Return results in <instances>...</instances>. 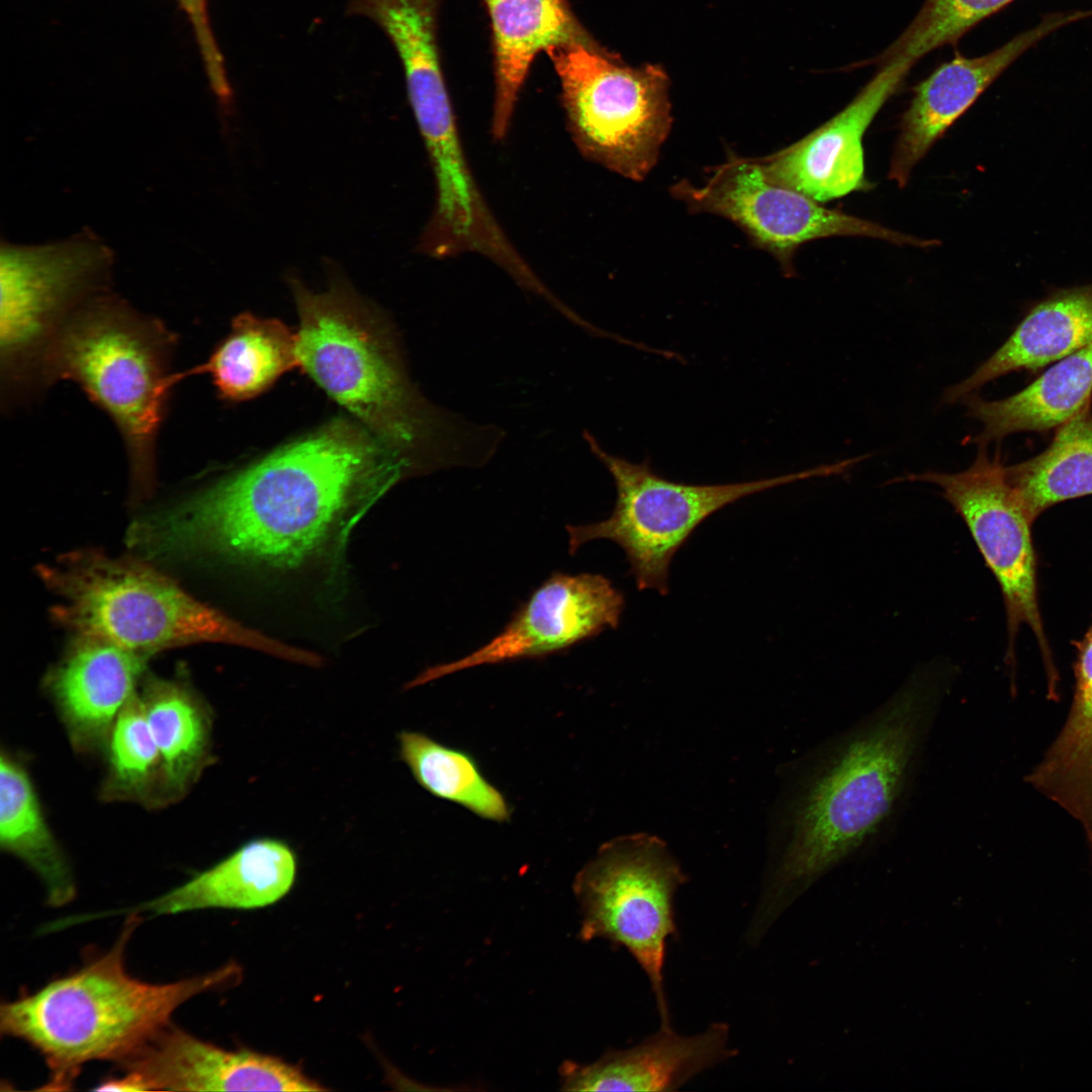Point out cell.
I'll return each mask as SVG.
<instances>
[{
  "label": "cell",
  "mask_w": 1092,
  "mask_h": 1092,
  "mask_svg": "<svg viewBox=\"0 0 1092 1092\" xmlns=\"http://www.w3.org/2000/svg\"><path fill=\"white\" fill-rule=\"evenodd\" d=\"M729 1026L715 1022L695 1035L663 1028L638 1044L606 1053L596 1062L561 1067L566 1091H674L702 1072L737 1055Z\"/></svg>",
  "instance_id": "obj_18"
},
{
  "label": "cell",
  "mask_w": 1092,
  "mask_h": 1092,
  "mask_svg": "<svg viewBox=\"0 0 1092 1092\" xmlns=\"http://www.w3.org/2000/svg\"><path fill=\"white\" fill-rule=\"evenodd\" d=\"M1006 467L999 454L990 455L987 446H978L974 462L963 471L909 473L899 481L927 482L940 488L943 497L964 520L1000 584L1009 646L1020 625H1028L1053 679L1054 665L1037 604L1031 522L1008 479Z\"/></svg>",
  "instance_id": "obj_12"
},
{
  "label": "cell",
  "mask_w": 1092,
  "mask_h": 1092,
  "mask_svg": "<svg viewBox=\"0 0 1092 1092\" xmlns=\"http://www.w3.org/2000/svg\"><path fill=\"white\" fill-rule=\"evenodd\" d=\"M412 466L365 427L344 419L139 522L134 545L155 554L203 553L252 574L342 566L348 538Z\"/></svg>",
  "instance_id": "obj_1"
},
{
  "label": "cell",
  "mask_w": 1092,
  "mask_h": 1092,
  "mask_svg": "<svg viewBox=\"0 0 1092 1092\" xmlns=\"http://www.w3.org/2000/svg\"><path fill=\"white\" fill-rule=\"evenodd\" d=\"M1089 842H1090V844H1091V847H1092V837H1091V838H1089Z\"/></svg>",
  "instance_id": "obj_32"
},
{
  "label": "cell",
  "mask_w": 1092,
  "mask_h": 1092,
  "mask_svg": "<svg viewBox=\"0 0 1092 1092\" xmlns=\"http://www.w3.org/2000/svg\"><path fill=\"white\" fill-rule=\"evenodd\" d=\"M399 754L417 782L432 795L456 803L480 818L505 822L511 810L504 795L465 751L416 731L398 735Z\"/></svg>",
  "instance_id": "obj_27"
},
{
  "label": "cell",
  "mask_w": 1092,
  "mask_h": 1092,
  "mask_svg": "<svg viewBox=\"0 0 1092 1092\" xmlns=\"http://www.w3.org/2000/svg\"><path fill=\"white\" fill-rule=\"evenodd\" d=\"M624 609V594L604 575L554 572L487 643L459 659L428 667L410 687L481 665L563 652L607 629H616Z\"/></svg>",
  "instance_id": "obj_13"
},
{
  "label": "cell",
  "mask_w": 1092,
  "mask_h": 1092,
  "mask_svg": "<svg viewBox=\"0 0 1092 1092\" xmlns=\"http://www.w3.org/2000/svg\"><path fill=\"white\" fill-rule=\"evenodd\" d=\"M592 453L612 475L617 497L612 515L585 525H567L568 552L607 539L619 545L639 590L668 593L669 566L676 551L707 518L745 496L798 480L844 472L842 461L775 477L724 484H689L657 474L648 460L633 463L607 452L583 431Z\"/></svg>",
  "instance_id": "obj_7"
},
{
  "label": "cell",
  "mask_w": 1092,
  "mask_h": 1092,
  "mask_svg": "<svg viewBox=\"0 0 1092 1092\" xmlns=\"http://www.w3.org/2000/svg\"><path fill=\"white\" fill-rule=\"evenodd\" d=\"M566 126L578 151L633 181L657 163L672 124L668 80L655 66L630 68L596 41L549 49Z\"/></svg>",
  "instance_id": "obj_8"
},
{
  "label": "cell",
  "mask_w": 1092,
  "mask_h": 1092,
  "mask_svg": "<svg viewBox=\"0 0 1092 1092\" xmlns=\"http://www.w3.org/2000/svg\"><path fill=\"white\" fill-rule=\"evenodd\" d=\"M148 659L108 640L76 635L49 676L51 695L75 749L88 752L107 745Z\"/></svg>",
  "instance_id": "obj_17"
},
{
  "label": "cell",
  "mask_w": 1092,
  "mask_h": 1092,
  "mask_svg": "<svg viewBox=\"0 0 1092 1092\" xmlns=\"http://www.w3.org/2000/svg\"><path fill=\"white\" fill-rule=\"evenodd\" d=\"M106 746L104 799L159 803L160 755L136 691L118 713Z\"/></svg>",
  "instance_id": "obj_29"
},
{
  "label": "cell",
  "mask_w": 1092,
  "mask_h": 1092,
  "mask_svg": "<svg viewBox=\"0 0 1092 1092\" xmlns=\"http://www.w3.org/2000/svg\"><path fill=\"white\" fill-rule=\"evenodd\" d=\"M670 193L692 212H708L732 221L754 246L774 256L786 277L796 275L794 258L799 248L814 240L862 237L897 246L939 245L937 240L921 239L827 208L769 181L755 159L730 155L703 185L695 186L684 179L670 187Z\"/></svg>",
  "instance_id": "obj_11"
},
{
  "label": "cell",
  "mask_w": 1092,
  "mask_h": 1092,
  "mask_svg": "<svg viewBox=\"0 0 1092 1092\" xmlns=\"http://www.w3.org/2000/svg\"><path fill=\"white\" fill-rule=\"evenodd\" d=\"M175 345L161 321L106 290L69 315L42 360L40 383H76L114 423L136 497L153 490L157 439L172 390L186 378L172 371Z\"/></svg>",
  "instance_id": "obj_5"
},
{
  "label": "cell",
  "mask_w": 1092,
  "mask_h": 1092,
  "mask_svg": "<svg viewBox=\"0 0 1092 1092\" xmlns=\"http://www.w3.org/2000/svg\"><path fill=\"white\" fill-rule=\"evenodd\" d=\"M37 572L63 600L53 616L76 635L99 637L149 657L197 642L259 640L138 559L81 551L40 565Z\"/></svg>",
  "instance_id": "obj_6"
},
{
  "label": "cell",
  "mask_w": 1092,
  "mask_h": 1092,
  "mask_svg": "<svg viewBox=\"0 0 1092 1092\" xmlns=\"http://www.w3.org/2000/svg\"><path fill=\"white\" fill-rule=\"evenodd\" d=\"M188 17L196 37L202 61L213 87L228 83L222 56L213 36L207 12V0H177Z\"/></svg>",
  "instance_id": "obj_31"
},
{
  "label": "cell",
  "mask_w": 1092,
  "mask_h": 1092,
  "mask_svg": "<svg viewBox=\"0 0 1092 1092\" xmlns=\"http://www.w3.org/2000/svg\"><path fill=\"white\" fill-rule=\"evenodd\" d=\"M1035 769L1053 791L1075 800H1092V625L1079 646L1070 713Z\"/></svg>",
  "instance_id": "obj_28"
},
{
  "label": "cell",
  "mask_w": 1092,
  "mask_h": 1092,
  "mask_svg": "<svg viewBox=\"0 0 1092 1092\" xmlns=\"http://www.w3.org/2000/svg\"><path fill=\"white\" fill-rule=\"evenodd\" d=\"M1091 15L1092 10L1053 13L987 55L957 56L939 66L914 88L900 121L888 178L900 188L906 186L932 146L1018 57L1059 28Z\"/></svg>",
  "instance_id": "obj_15"
},
{
  "label": "cell",
  "mask_w": 1092,
  "mask_h": 1092,
  "mask_svg": "<svg viewBox=\"0 0 1092 1092\" xmlns=\"http://www.w3.org/2000/svg\"><path fill=\"white\" fill-rule=\"evenodd\" d=\"M290 285L298 367L417 473L478 467L494 455L503 431L428 401L381 318L347 283L320 293L298 279Z\"/></svg>",
  "instance_id": "obj_3"
},
{
  "label": "cell",
  "mask_w": 1092,
  "mask_h": 1092,
  "mask_svg": "<svg viewBox=\"0 0 1092 1092\" xmlns=\"http://www.w3.org/2000/svg\"><path fill=\"white\" fill-rule=\"evenodd\" d=\"M953 670L923 667L885 702L811 751L785 814L784 845L751 922L762 936L815 880L871 845L905 804Z\"/></svg>",
  "instance_id": "obj_2"
},
{
  "label": "cell",
  "mask_w": 1092,
  "mask_h": 1092,
  "mask_svg": "<svg viewBox=\"0 0 1092 1092\" xmlns=\"http://www.w3.org/2000/svg\"><path fill=\"white\" fill-rule=\"evenodd\" d=\"M1092 341V284L1061 289L1036 303L1007 340L970 376L945 389L953 404L987 383L1053 364Z\"/></svg>",
  "instance_id": "obj_21"
},
{
  "label": "cell",
  "mask_w": 1092,
  "mask_h": 1092,
  "mask_svg": "<svg viewBox=\"0 0 1092 1092\" xmlns=\"http://www.w3.org/2000/svg\"><path fill=\"white\" fill-rule=\"evenodd\" d=\"M296 855L284 841L257 838L219 862L130 913L177 914L199 909H254L269 906L292 888Z\"/></svg>",
  "instance_id": "obj_20"
},
{
  "label": "cell",
  "mask_w": 1092,
  "mask_h": 1092,
  "mask_svg": "<svg viewBox=\"0 0 1092 1092\" xmlns=\"http://www.w3.org/2000/svg\"><path fill=\"white\" fill-rule=\"evenodd\" d=\"M913 63L895 60L838 113L795 144L756 161L767 179L824 203L873 184L864 174L862 138Z\"/></svg>",
  "instance_id": "obj_14"
},
{
  "label": "cell",
  "mask_w": 1092,
  "mask_h": 1092,
  "mask_svg": "<svg viewBox=\"0 0 1092 1092\" xmlns=\"http://www.w3.org/2000/svg\"><path fill=\"white\" fill-rule=\"evenodd\" d=\"M122 1065L136 1091L325 1090L279 1058L225 1050L171 1024Z\"/></svg>",
  "instance_id": "obj_16"
},
{
  "label": "cell",
  "mask_w": 1092,
  "mask_h": 1092,
  "mask_svg": "<svg viewBox=\"0 0 1092 1092\" xmlns=\"http://www.w3.org/2000/svg\"><path fill=\"white\" fill-rule=\"evenodd\" d=\"M1013 0H926L901 35L878 58L915 63L942 46L954 43L983 19Z\"/></svg>",
  "instance_id": "obj_30"
},
{
  "label": "cell",
  "mask_w": 1092,
  "mask_h": 1092,
  "mask_svg": "<svg viewBox=\"0 0 1092 1092\" xmlns=\"http://www.w3.org/2000/svg\"><path fill=\"white\" fill-rule=\"evenodd\" d=\"M295 367L296 334L277 318L243 312L208 359L183 372L208 374L220 399L239 402L262 394Z\"/></svg>",
  "instance_id": "obj_23"
},
{
  "label": "cell",
  "mask_w": 1092,
  "mask_h": 1092,
  "mask_svg": "<svg viewBox=\"0 0 1092 1092\" xmlns=\"http://www.w3.org/2000/svg\"><path fill=\"white\" fill-rule=\"evenodd\" d=\"M688 878L666 843L635 833L604 843L577 873L580 936L625 947L649 980L660 1027L670 1028L664 985L666 943L677 938L674 896Z\"/></svg>",
  "instance_id": "obj_9"
},
{
  "label": "cell",
  "mask_w": 1092,
  "mask_h": 1092,
  "mask_svg": "<svg viewBox=\"0 0 1092 1092\" xmlns=\"http://www.w3.org/2000/svg\"><path fill=\"white\" fill-rule=\"evenodd\" d=\"M1006 469L1031 523L1058 503L1092 494L1091 404L1058 427L1042 452Z\"/></svg>",
  "instance_id": "obj_26"
},
{
  "label": "cell",
  "mask_w": 1092,
  "mask_h": 1092,
  "mask_svg": "<svg viewBox=\"0 0 1092 1092\" xmlns=\"http://www.w3.org/2000/svg\"><path fill=\"white\" fill-rule=\"evenodd\" d=\"M113 257L93 234L40 246L2 243L1 380L9 391L39 381L44 354L69 315L108 290Z\"/></svg>",
  "instance_id": "obj_10"
},
{
  "label": "cell",
  "mask_w": 1092,
  "mask_h": 1092,
  "mask_svg": "<svg viewBox=\"0 0 1092 1092\" xmlns=\"http://www.w3.org/2000/svg\"><path fill=\"white\" fill-rule=\"evenodd\" d=\"M136 923L131 917L106 953L2 1004L1 1033L29 1043L47 1064L42 1090L72 1089L90 1062L126 1061L170 1025L186 1001L239 979L235 965L164 984L133 978L125 969L124 949Z\"/></svg>",
  "instance_id": "obj_4"
},
{
  "label": "cell",
  "mask_w": 1092,
  "mask_h": 1092,
  "mask_svg": "<svg viewBox=\"0 0 1092 1092\" xmlns=\"http://www.w3.org/2000/svg\"><path fill=\"white\" fill-rule=\"evenodd\" d=\"M0 844L42 882L52 906L75 896L71 868L42 813L29 776L9 754L0 758Z\"/></svg>",
  "instance_id": "obj_25"
},
{
  "label": "cell",
  "mask_w": 1092,
  "mask_h": 1092,
  "mask_svg": "<svg viewBox=\"0 0 1092 1092\" xmlns=\"http://www.w3.org/2000/svg\"><path fill=\"white\" fill-rule=\"evenodd\" d=\"M962 402L967 415L982 425L972 440L977 446L1016 433L1057 429L1092 402V341L1010 396L987 400L975 392Z\"/></svg>",
  "instance_id": "obj_22"
},
{
  "label": "cell",
  "mask_w": 1092,
  "mask_h": 1092,
  "mask_svg": "<svg viewBox=\"0 0 1092 1092\" xmlns=\"http://www.w3.org/2000/svg\"><path fill=\"white\" fill-rule=\"evenodd\" d=\"M161 761L159 803L185 795L210 760V713L186 687L153 678L140 694Z\"/></svg>",
  "instance_id": "obj_24"
},
{
  "label": "cell",
  "mask_w": 1092,
  "mask_h": 1092,
  "mask_svg": "<svg viewBox=\"0 0 1092 1092\" xmlns=\"http://www.w3.org/2000/svg\"><path fill=\"white\" fill-rule=\"evenodd\" d=\"M492 34L494 94L490 131L506 138L532 63L541 52L595 41L568 0H482Z\"/></svg>",
  "instance_id": "obj_19"
}]
</instances>
